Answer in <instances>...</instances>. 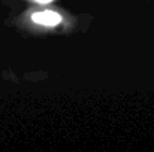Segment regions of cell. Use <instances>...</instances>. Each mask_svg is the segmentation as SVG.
<instances>
[{
    "label": "cell",
    "instance_id": "obj_1",
    "mask_svg": "<svg viewBox=\"0 0 154 152\" xmlns=\"http://www.w3.org/2000/svg\"><path fill=\"white\" fill-rule=\"evenodd\" d=\"M61 19H63L61 15L54 10H41V12H35L32 15V21L35 24H39L44 27H54V25L60 24Z\"/></svg>",
    "mask_w": 154,
    "mask_h": 152
},
{
    "label": "cell",
    "instance_id": "obj_2",
    "mask_svg": "<svg viewBox=\"0 0 154 152\" xmlns=\"http://www.w3.org/2000/svg\"><path fill=\"white\" fill-rule=\"evenodd\" d=\"M36 3H41V4H45V3H50V1H52V0H35Z\"/></svg>",
    "mask_w": 154,
    "mask_h": 152
}]
</instances>
